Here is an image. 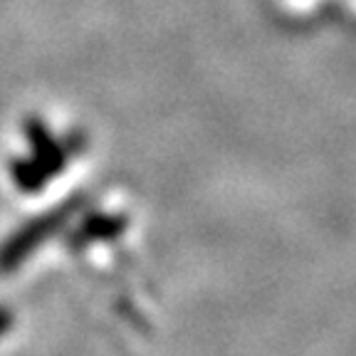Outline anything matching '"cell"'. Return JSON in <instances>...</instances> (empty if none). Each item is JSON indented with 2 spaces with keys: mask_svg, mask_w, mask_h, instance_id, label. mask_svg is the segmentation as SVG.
<instances>
[{
  "mask_svg": "<svg viewBox=\"0 0 356 356\" xmlns=\"http://www.w3.org/2000/svg\"><path fill=\"white\" fill-rule=\"evenodd\" d=\"M25 134H28L30 141V159L42 168L47 176H57V173L65 171L67 166V146L60 139H55V134L44 127L42 119L30 117L25 122Z\"/></svg>",
  "mask_w": 356,
  "mask_h": 356,
  "instance_id": "7a4b0ae2",
  "label": "cell"
},
{
  "mask_svg": "<svg viewBox=\"0 0 356 356\" xmlns=\"http://www.w3.org/2000/svg\"><path fill=\"white\" fill-rule=\"evenodd\" d=\"M127 216L122 213H92L79 220L77 230L70 235V245L72 248H87L92 243H102V240H114L127 230Z\"/></svg>",
  "mask_w": 356,
  "mask_h": 356,
  "instance_id": "3957f363",
  "label": "cell"
},
{
  "mask_svg": "<svg viewBox=\"0 0 356 356\" xmlns=\"http://www.w3.org/2000/svg\"><path fill=\"white\" fill-rule=\"evenodd\" d=\"M84 203H87V198L82 193L70 195L62 206H55L50 211L30 218L28 222H22L20 228L0 245V273H15L17 267L38 250L40 245L47 243L55 233H60L67 222L82 211Z\"/></svg>",
  "mask_w": 356,
  "mask_h": 356,
  "instance_id": "6da1fadb",
  "label": "cell"
},
{
  "mask_svg": "<svg viewBox=\"0 0 356 356\" xmlns=\"http://www.w3.org/2000/svg\"><path fill=\"white\" fill-rule=\"evenodd\" d=\"M13 322H15V314H13V309H8V307L0 305V337H6V334L10 332Z\"/></svg>",
  "mask_w": 356,
  "mask_h": 356,
  "instance_id": "5b68a950",
  "label": "cell"
},
{
  "mask_svg": "<svg viewBox=\"0 0 356 356\" xmlns=\"http://www.w3.org/2000/svg\"><path fill=\"white\" fill-rule=\"evenodd\" d=\"M10 176H13V184L22 191V193H38L47 186L50 176L33 161V159H15L10 163Z\"/></svg>",
  "mask_w": 356,
  "mask_h": 356,
  "instance_id": "277c9868",
  "label": "cell"
}]
</instances>
